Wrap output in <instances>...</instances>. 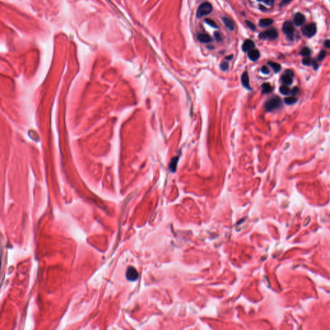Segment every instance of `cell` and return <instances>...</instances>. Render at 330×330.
I'll return each mask as SVG.
<instances>
[{
	"label": "cell",
	"mask_w": 330,
	"mask_h": 330,
	"mask_svg": "<svg viewBox=\"0 0 330 330\" xmlns=\"http://www.w3.org/2000/svg\"><path fill=\"white\" fill-rule=\"evenodd\" d=\"M283 106V101L281 99L275 95L268 99L264 103V109L268 112H273L277 109H279Z\"/></svg>",
	"instance_id": "6da1fadb"
},
{
	"label": "cell",
	"mask_w": 330,
	"mask_h": 330,
	"mask_svg": "<svg viewBox=\"0 0 330 330\" xmlns=\"http://www.w3.org/2000/svg\"><path fill=\"white\" fill-rule=\"evenodd\" d=\"M212 10V6L208 2H204L202 3L198 8L197 11V17L201 18L206 15L209 14Z\"/></svg>",
	"instance_id": "7a4b0ae2"
},
{
	"label": "cell",
	"mask_w": 330,
	"mask_h": 330,
	"mask_svg": "<svg viewBox=\"0 0 330 330\" xmlns=\"http://www.w3.org/2000/svg\"><path fill=\"white\" fill-rule=\"evenodd\" d=\"M278 37L277 31L274 29H270L264 32H262L259 34V38L262 39H269L273 40Z\"/></svg>",
	"instance_id": "3957f363"
},
{
	"label": "cell",
	"mask_w": 330,
	"mask_h": 330,
	"mask_svg": "<svg viewBox=\"0 0 330 330\" xmlns=\"http://www.w3.org/2000/svg\"><path fill=\"white\" fill-rule=\"evenodd\" d=\"M283 30L286 36H287L290 40H292L293 38V32H294V28H293V23L291 21H286L283 24Z\"/></svg>",
	"instance_id": "277c9868"
},
{
	"label": "cell",
	"mask_w": 330,
	"mask_h": 330,
	"mask_svg": "<svg viewBox=\"0 0 330 330\" xmlns=\"http://www.w3.org/2000/svg\"><path fill=\"white\" fill-rule=\"evenodd\" d=\"M126 277L127 280L131 282L137 280L139 278V273L137 269L133 266H129L126 272Z\"/></svg>",
	"instance_id": "5b68a950"
},
{
	"label": "cell",
	"mask_w": 330,
	"mask_h": 330,
	"mask_svg": "<svg viewBox=\"0 0 330 330\" xmlns=\"http://www.w3.org/2000/svg\"><path fill=\"white\" fill-rule=\"evenodd\" d=\"M294 76V74L293 71L291 70H286L284 74L281 78L282 82L283 84L286 86L291 85L293 83V78Z\"/></svg>",
	"instance_id": "8992f818"
},
{
	"label": "cell",
	"mask_w": 330,
	"mask_h": 330,
	"mask_svg": "<svg viewBox=\"0 0 330 330\" xmlns=\"http://www.w3.org/2000/svg\"><path fill=\"white\" fill-rule=\"evenodd\" d=\"M316 26L314 23H309L303 28V33L307 37H312L316 33Z\"/></svg>",
	"instance_id": "52a82bcc"
},
{
	"label": "cell",
	"mask_w": 330,
	"mask_h": 330,
	"mask_svg": "<svg viewBox=\"0 0 330 330\" xmlns=\"http://www.w3.org/2000/svg\"><path fill=\"white\" fill-rule=\"evenodd\" d=\"M305 21V16L301 13H297L294 15L293 23L297 26L302 25Z\"/></svg>",
	"instance_id": "ba28073f"
},
{
	"label": "cell",
	"mask_w": 330,
	"mask_h": 330,
	"mask_svg": "<svg viewBox=\"0 0 330 330\" xmlns=\"http://www.w3.org/2000/svg\"><path fill=\"white\" fill-rule=\"evenodd\" d=\"M241 83L242 85H243L246 89H248L249 90H252L251 87H250V85L249 76L247 72H244L242 74L241 76Z\"/></svg>",
	"instance_id": "9c48e42d"
},
{
	"label": "cell",
	"mask_w": 330,
	"mask_h": 330,
	"mask_svg": "<svg viewBox=\"0 0 330 330\" xmlns=\"http://www.w3.org/2000/svg\"><path fill=\"white\" fill-rule=\"evenodd\" d=\"M254 47H255V44H254L253 41L250 40V39H247V40H246L244 42L243 45H242V49L243 52H250V50H253Z\"/></svg>",
	"instance_id": "30bf717a"
},
{
	"label": "cell",
	"mask_w": 330,
	"mask_h": 330,
	"mask_svg": "<svg viewBox=\"0 0 330 330\" xmlns=\"http://www.w3.org/2000/svg\"><path fill=\"white\" fill-rule=\"evenodd\" d=\"M248 58L252 61H255L260 58V52L258 50L253 49L248 52Z\"/></svg>",
	"instance_id": "8fae6325"
},
{
	"label": "cell",
	"mask_w": 330,
	"mask_h": 330,
	"mask_svg": "<svg viewBox=\"0 0 330 330\" xmlns=\"http://www.w3.org/2000/svg\"><path fill=\"white\" fill-rule=\"evenodd\" d=\"M197 38L199 41L201 43H210L212 41V38L209 35L206 34H197Z\"/></svg>",
	"instance_id": "7c38bea8"
},
{
	"label": "cell",
	"mask_w": 330,
	"mask_h": 330,
	"mask_svg": "<svg viewBox=\"0 0 330 330\" xmlns=\"http://www.w3.org/2000/svg\"><path fill=\"white\" fill-rule=\"evenodd\" d=\"M273 90V86L268 83H265L262 85V93L268 94L271 93Z\"/></svg>",
	"instance_id": "4fadbf2b"
},
{
	"label": "cell",
	"mask_w": 330,
	"mask_h": 330,
	"mask_svg": "<svg viewBox=\"0 0 330 330\" xmlns=\"http://www.w3.org/2000/svg\"><path fill=\"white\" fill-rule=\"evenodd\" d=\"M303 63L305 65H312L315 69H317L318 67H319L317 62L315 61L312 60V59L311 58H309V57H305L303 60Z\"/></svg>",
	"instance_id": "5bb4252c"
},
{
	"label": "cell",
	"mask_w": 330,
	"mask_h": 330,
	"mask_svg": "<svg viewBox=\"0 0 330 330\" xmlns=\"http://www.w3.org/2000/svg\"><path fill=\"white\" fill-rule=\"evenodd\" d=\"M178 161H179V156H177L173 157L170 162V163L169 165V168L172 172H174L176 170Z\"/></svg>",
	"instance_id": "9a60e30c"
},
{
	"label": "cell",
	"mask_w": 330,
	"mask_h": 330,
	"mask_svg": "<svg viewBox=\"0 0 330 330\" xmlns=\"http://www.w3.org/2000/svg\"><path fill=\"white\" fill-rule=\"evenodd\" d=\"M222 21H223L224 25L228 28V29H229L231 30H233L234 29V23L230 18L227 17H224L222 18Z\"/></svg>",
	"instance_id": "2e32d148"
},
{
	"label": "cell",
	"mask_w": 330,
	"mask_h": 330,
	"mask_svg": "<svg viewBox=\"0 0 330 330\" xmlns=\"http://www.w3.org/2000/svg\"><path fill=\"white\" fill-rule=\"evenodd\" d=\"M273 23V20L270 18H265L262 19L259 21V25L262 27H265L272 25Z\"/></svg>",
	"instance_id": "e0dca14e"
},
{
	"label": "cell",
	"mask_w": 330,
	"mask_h": 330,
	"mask_svg": "<svg viewBox=\"0 0 330 330\" xmlns=\"http://www.w3.org/2000/svg\"><path fill=\"white\" fill-rule=\"evenodd\" d=\"M268 64L272 67V69L273 70V71L275 72V73L279 72L281 69V66L279 64V63L272 62V61H269V62L268 63Z\"/></svg>",
	"instance_id": "ac0fdd59"
},
{
	"label": "cell",
	"mask_w": 330,
	"mask_h": 330,
	"mask_svg": "<svg viewBox=\"0 0 330 330\" xmlns=\"http://www.w3.org/2000/svg\"><path fill=\"white\" fill-rule=\"evenodd\" d=\"M284 101L286 105H292L293 104H295V103H297V99L295 96H289V97H286L284 99Z\"/></svg>",
	"instance_id": "d6986e66"
},
{
	"label": "cell",
	"mask_w": 330,
	"mask_h": 330,
	"mask_svg": "<svg viewBox=\"0 0 330 330\" xmlns=\"http://www.w3.org/2000/svg\"><path fill=\"white\" fill-rule=\"evenodd\" d=\"M279 90H280V92L282 94L284 95H288L292 92V91L290 90V89H289V87L288 86L284 85H283V86H281L280 87Z\"/></svg>",
	"instance_id": "ffe728a7"
},
{
	"label": "cell",
	"mask_w": 330,
	"mask_h": 330,
	"mask_svg": "<svg viewBox=\"0 0 330 330\" xmlns=\"http://www.w3.org/2000/svg\"><path fill=\"white\" fill-rule=\"evenodd\" d=\"M311 54V51L308 47H304L300 51V54L304 57H308Z\"/></svg>",
	"instance_id": "44dd1931"
},
{
	"label": "cell",
	"mask_w": 330,
	"mask_h": 330,
	"mask_svg": "<svg viewBox=\"0 0 330 330\" xmlns=\"http://www.w3.org/2000/svg\"><path fill=\"white\" fill-rule=\"evenodd\" d=\"M205 23H206L208 24V25L212 26V27H214V28H217V25L216 23L214 22V21L212 20V19H206L204 20Z\"/></svg>",
	"instance_id": "7402d4cb"
},
{
	"label": "cell",
	"mask_w": 330,
	"mask_h": 330,
	"mask_svg": "<svg viewBox=\"0 0 330 330\" xmlns=\"http://www.w3.org/2000/svg\"><path fill=\"white\" fill-rule=\"evenodd\" d=\"M326 52L324 51V50H322L320 54H319V55H318V60L319 61H322L323 59L326 57Z\"/></svg>",
	"instance_id": "603a6c76"
},
{
	"label": "cell",
	"mask_w": 330,
	"mask_h": 330,
	"mask_svg": "<svg viewBox=\"0 0 330 330\" xmlns=\"http://www.w3.org/2000/svg\"><path fill=\"white\" fill-rule=\"evenodd\" d=\"M261 72H262V74H269V72H270V71H269V69L268 68L267 66H262V68H261Z\"/></svg>",
	"instance_id": "cb8c5ba5"
},
{
	"label": "cell",
	"mask_w": 330,
	"mask_h": 330,
	"mask_svg": "<svg viewBox=\"0 0 330 330\" xmlns=\"http://www.w3.org/2000/svg\"><path fill=\"white\" fill-rule=\"evenodd\" d=\"M229 67V65L227 62H222L221 64V69L222 70H226Z\"/></svg>",
	"instance_id": "d4e9b609"
},
{
	"label": "cell",
	"mask_w": 330,
	"mask_h": 330,
	"mask_svg": "<svg viewBox=\"0 0 330 330\" xmlns=\"http://www.w3.org/2000/svg\"><path fill=\"white\" fill-rule=\"evenodd\" d=\"M246 25L248 26V27L250 28V29H252V30H255V26L254 25L252 22H250L249 21H246Z\"/></svg>",
	"instance_id": "484cf974"
},
{
	"label": "cell",
	"mask_w": 330,
	"mask_h": 330,
	"mask_svg": "<svg viewBox=\"0 0 330 330\" xmlns=\"http://www.w3.org/2000/svg\"><path fill=\"white\" fill-rule=\"evenodd\" d=\"M214 37H215V38H216V40L218 41H221L222 40L221 35L220 33L218 32H216L214 33Z\"/></svg>",
	"instance_id": "4316f807"
},
{
	"label": "cell",
	"mask_w": 330,
	"mask_h": 330,
	"mask_svg": "<svg viewBox=\"0 0 330 330\" xmlns=\"http://www.w3.org/2000/svg\"><path fill=\"white\" fill-rule=\"evenodd\" d=\"M262 1H263L264 3H266V5H269V6L273 5V2H274L273 0H262Z\"/></svg>",
	"instance_id": "83f0119b"
},
{
	"label": "cell",
	"mask_w": 330,
	"mask_h": 330,
	"mask_svg": "<svg viewBox=\"0 0 330 330\" xmlns=\"http://www.w3.org/2000/svg\"><path fill=\"white\" fill-rule=\"evenodd\" d=\"M299 89H298L297 87H295V88H293L292 89L291 93L293 94V95H295L298 92H299Z\"/></svg>",
	"instance_id": "f1b7e54d"
},
{
	"label": "cell",
	"mask_w": 330,
	"mask_h": 330,
	"mask_svg": "<svg viewBox=\"0 0 330 330\" xmlns=\"http://www.w3.org/2000/svg\"><path fill=\"white\" fill-rule=\"evenodd\" d=\"M324 45L328 48V49H330V39H328V40L325 41Z\"/></svg>",
	"instance_id": "f546056e"
},
{
	"label": "cell",
	"mask_w": 330,
	"mask_h": 330,
	"mask_svg": "<svg viewBox=\"0 0 330 330\" xmlns=\"http://www.w3.org/2000/svg\"><path fill=\"white\" fill-rule=\"evenodd\" d=\"M233 58V55H228V56H227L226 58V59H228V60H230V59H232Z\"/></svg>",
	"instance_id": "4dcf8cb0"
},
{
	"label": "cell",
	"mask_w": 330,
	"mask_h": 330,
	"mask_svg": "<svg viewBox=\"0 0 330 330\" xmlns=\"http://www.w3.org/2000/svg\"><path fill=\"white\" fill-rule=\"evenodd\" d=\"M290 1H291V0H283V3H284V4H285V3H289Z\"/></svg>",
	"instance_id": "1f68e13d"
},
{
	"label": "cell",
	"mask_w": 330,
	"mask_h": 330,
	"mask_svg": "<svg viewBox=\"0 0 330 330\" xmlns=\"http://www.w3.org/2000/svg\"><path fill=\"white\" fill-rule=\"evenodd\" d=\"M257 1H262V0H257Z\"/></svg>",
	"instance_id": "d6a6232c"
}]
</instances>
